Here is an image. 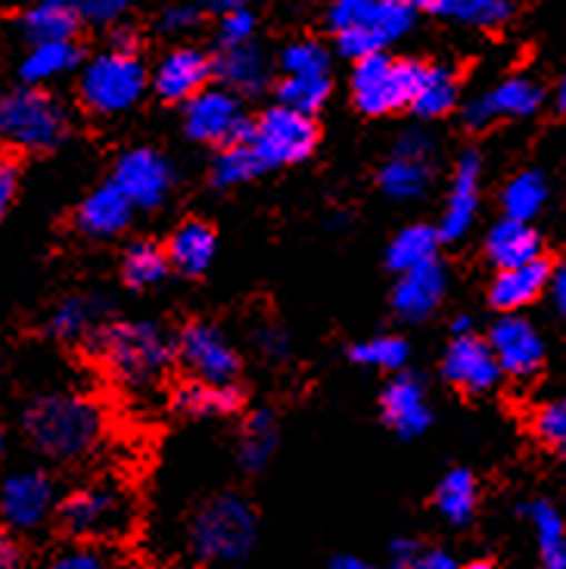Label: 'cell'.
Masks as SVG:
<instances>
[{
    "mask_svg": "<svg viewBox=\"0 0 566 569\" xmlns=\"http://www.w3.org/2000/svg\"><path fill=\"white\" fill-rule=\"evenodd\" d=\"M93 352L107 370L125 386H150L159 380L178 346H171L169 333L153 321H125L100 327L91 337Z\"/></svg>",
    "mask_w": 566,
    "mask_h": 569,
    "instance_id": "6da1fadb",
    "label": "cell"
},
{
    "mask_svg": "<svg viewBox=\"0 0 566 569\" xmlns=\"http://www.w3.org/2000/svg\"><path fill=\"white\" fill-rule=\"evenodd\" d=\"M256 510L240 495H215L190 520V551L209 567L244 563L256 548Z\"/></svg>",
    "mask_w": 566,
    "mask_h": 569,
    "instance_id": "7a4b0ae2",
    "label": "cell"
},
{
    "mask_svg": "<svg viewBox=\"0 0 566 569\" xmlns=\"http://www.w3.org/2000/svg\"><path fill=\"white\" fill-rule=\"evenodd\" d=\"M22 423L34 446L62 461L88 455L103 436L100 408L78 396H44L26 411Z\"/></svg>",
    "mask_w": 566,
    "mask_h": 569,
    "instance_id": "3957f363",
    "label": "cell"
},
{
    "mask_svg": "<svg viewBox=\"0 0 566 569\" xmlns=\"http://www.w3.org/2000/svg\"><path fill=\"white\" fill-rule=\"evenodd\" d=\"M427 62L393 60L389 53H374L368 60L355 62L352 100L365 116H389L401 107H411L424 84Z\"/></svg>",
    "mask_w": 566,
    "mask_h": 569,
    "instance_id": "277c9868",
    "label": "cell"
},
{
    "mask_svg": "<svg viewBox=\"0 0 566 569\" xmlns=\"http://www.w3.org/2000/svg\"><path fill=\"white\" fill-rule=\"evenodd\" d=\"M0 131L19 150H53L69 131V112L38 88H16L0 103Z\"/></svg>",
    "mask_w": 566,
    "mask_h": 569,
    "instance_id": "5b68a950",
    "label": "cell"
},
{
    "mask_svg": "<svg viewBox=\"0 0 566 569\" xmlns=\"http://www.w3.org/2000/svg\"><path fill=\"white\" fill-rule=\"evenodd\" d=\"M147 81L150 78H147V69L138 57L107 50L85 66L78 91H81V100L91 112L116 116V112H125L138 103L147 91Z\"/></svg>",
    "mask_w": 566,
    "mask_h": 569,
    "instance_id": "8992f818",
    "label": "cell"
},
{
    "mask_svg": "<svg viewBox=\"0 0 566 569\" xmlns=\"http://www.w3.org/2000/svg\"><path fill=\"white\" fill-rule=\"evenodd\" d=\"M131 523V505L116 486H85L60 505V526L81 545L122 536Z\"/></svg>",
    "mask_w": 566,
    "mask_h": 569,
    "instance_id": "52a82bcc",
    "label": "cell"
},
{
    "mask_svg": "<svg viewBox=\"0 0 566 569\" xmlns=\"http://www.w3.org/2000/svg\"><path fill=\"white\" fill-rule=\"evenodd\" d=\"M256 156L261 159L265 171L280 169V166H292L302 162L315 153L318 147V124L311 116H302L296 109L271 107L265 109L256 122V138L249 143Z\"/></svg>",
    "mask_w": 566,
    "mask_h": 569,
    "instance_id": "ba28073f",
    "label": "cell"
},
{
    "mask_svg": "<svg viewBox=\"0 0 566 569\" xmlns=\"http://www.w3.org/2000/svg\"><path fill=\"white\" fill-rule=\"evenodd\" d=\"M185 131L199 143L249 147L256 138V122L246 119L240 100L225 88H209L185 103Z\"/></svg>",
    "mask_w": 566,
    "mask_h": 569,
    "instance_id": "9c48e42d",
    "label": "cell"
},
{
    "mask_svg": "<svg viewBox=\"0 0 566 569\" xmlns=\"http://www.w3.org/2000/svg\"><path fill=\"white\" fill-rule=\"evenodd\" d=\"M178 361L202 383L230 386L240 373V355L212 323H187L178 333Z\"/></svg>",
    "mask_w": 566,
    "mask_h": 569,
    "instance_id": "30bf717a",
    "label": "cell"
},
{
    "mask_svg": "<svg viewBox=\"0 0 566 569\" xmlns=\"http://www.w3.org/2000/svg\"><path fill=\"white\" fill-rule=\"evenodd\" d=\"M112 184L122 190L135 209H156L169 200L175 171L166 156L138 147V150L119 156V162L112 169Z\"/></svg>",
    "mask_w": 566,
    "mask_h": 569,
    "instance_id": "8fae6325",
    "label": "cell"
},
{
    "mask_svg": "<svg viewBox=\"0 0 566 569\" xmlns=\"http://www.w3.org/2000/svg\"><path fill=\"white\" fill-rule=\"evenodd\" d=\"M443 373L451 386H458L460 392L470 396H483L498 386L502 380V365L491 352L489 339H479L476 333L467 337H455L448 342V349L443 355Z\"/></svg>",
    "mask_w": 566,
    "mask_h": 569,
    "instance_id": "7c38bea8",
    "label": "cell"
},
{
    "mask_svg": "<svg viewBox=\"0 0 566 569\" xmlns=\"http://www.w3.org/2000/svg\"><path fill=\"white\" fill-rule=\"evenodd\" d=\"M542 100H545V91L538 88L536 81H529V78H507L498 88H491L489 93L474 97L464 107L460 119H464V124L470 131H483V128H489L498 119H526V116H536Z\"/></svg>",
    "mask_w": 566,
    "mask_h": 569,
    "instance_id": "4fadbf2b",
    "label": "cell"
},
{
    "mask_svg": "<svg viewBox=\"0 0 566 569\" xmlns=\"http://www.w3.org/2000/svg\"><path fill=\"white\" fill-rule=\"evenodd\" d=\"M489 346L502 370L514 380L536 377L542 370V361H545V342L538 337L536 327L520 315H505L491 323Z\"/></svg>",
    "mask_w": 566,
    "mask_h": 569,
    "instance_id": "5bb4252c",
    "label": "cell"
},
{
    "mask_svg": "<svg viewBox=\"0 0 566 569\" xmlns=\"http://www.w3.org/2000/svg\"><path fill=\"white\" fill-rule=\"evenodd\" d=\"M0 510H3V523L10 529L19 532L38 529L53 510V482L41 470H22L7 477Z\"/></svg>",
    "mask_w": 566,
    "mask_h": 569,
    "instance_id": "9a60e30c",
    "label": "cell"
},
{
    "mask_svg": "<svg viewBox=\"0 0 566 569\" xmlns=\"http://www.w3.org/2000/svg\"><path fill=\"white\" fill-rule=\"evenodd\" d=\"M212 72V60L197 47H178L162 57L153 72V91L169 103H190L197 93L206 91Z\"/></svg>",
    "mask_w": 566,
    "mask_h": 569,
    "instance_id": "2e32d148",
    "label": "cell"
},
{
    "mask_svg": "<svg viewBox=\"0 0 566 569\" xmlns=\"http://www.w3.org/2000/svg\"><path fill=\"white\" fill-rule=\"evenodd\" d=\"M445 290H448V274L443 262L436 259V262L398 274V283L393 287V308L401 321H427L429 315L443 306Z\"/></svg>",
    "mask_w": 566,
    "mask_h": 569,
    "instance_id": "e0dca14e",
    "label": "cell"
},
{
    "mask_svg": "<svg viewBox=\"0 0 566 569\" xmlns=\"http://www.w3.org/2000/svg\"><path fill=\"white\" fill-rule=\"evenodd\" d=\"M479 174H483V162L474 150H467L451 174V190H448L443 221H439L443 240H460L474 228L476 209H479Z\"/></svg>",
    "mask_w": 566,
    "mask_h": 569,
    "instance_id": "ac0fdd59",
    "label": "cell"
},
{
    "mask_svg": "<svg viewBox=\"0 0 566 569\" xmlns=\"http://www.w3.org/2000/svg\"><path fill=\"white\" fill-rule=\"evenodd\" d=\"M383 420L405 439L411 436H420L427 430L429 420H433V411L427 405V392H424V383L420 377L414 373H398L389 380V386L383 389Z\"/></svg>",
    "mask_w": 566,
    "mask_h": 569,
    "instance_id": "d6986e66",
    "label": "cell"
},
{
    "mask_svg": "<svg viewBox=\"0 0 566 569\" xmlns=\"http://www.w3.org/2000/svg\"><path fill=\"white\" fill-rule=\"evenodd\" d=\"M135 216V206L131 200L125 197L119 187L103 184L93 190L91 197H85V202L78 206L76 212V224L78 231H85L88 237H97V240H103V237H116V233H122L128 228V221Z\"/></svg>",
    "mask_w": 566,
    "mask_h": 569,
    "instance_id": "ffe728a7",
    "label": "cell"
},
{
    "mask_svg": "<svg viewBox=\"0 0 566 569\" xmlns=\"http://www.w3.org/2000/svg\"><path fill=\"white\" fill-rule=\"evenodd\" d=\"M552 268L545 259L538 262L520 264V268H505L498 271V278L491 280L489 287V299L491 306L498 311H517V308H526L536 302L542 292L552 287Z\"/></svg>",
    "mask_w": 566,
    "mask_h": 569,
    "instance_id": "44dd1931",
    "label": "cell"
},
{
    "mask_svg": "<svg viewBox=\"0 0 566 569\" xmlns=\"http://www.w3.org/2000/svg\"><path fill=\"white\" fill-rule=\"evenodd\" d=\"M486 256L498 271L538 262L542 259V237L529 221L502 218L486 237Z\"/></svg>",
    "mask_w": 566,
    "mask_h": 569,
    "instance_id": "7402d4cb",
    "label": "cell"
},
{
    "mask_svg": "<svg viewBox=\"0 0 566 569\" xmlns=\"http://www.w3.org/2000/svg\"><path fill=\"white\" fill-rule=\"evenodd\" d=\"M81 10L76 0H38L22 13V34L29 44H50V41H72L81 29Z\"/></svg>",
    "mask_w": 566,
    "mask_h": 569,
    "instance_id": "603a6c76",
    "label": "cell"
},
{
    "mask_svg": "<svg viewBox=\"0 0 566 569\" xmlns=\"http://www.w3.org/2000/svg\"><path fill=\"white\" fill-rule=\"evenodd\" d=\"M215 249H218V237L206 224V221H197L190 218L185 224H178L169 237V262L178 274L185 278H197L202 271H209V264L215 259Z\"/></svg>",
    "mask_w": 566,
    "mask_h": 569,
    "instance_id": "cb8c5ba5",
    "label": "cell"
},
{
    "mask_svg": "<svg viewBox=\"0 0 566 569\" xmlns=\"http://www.w3.org/2000/svg\"><path fill=\"white\" fill-rule=\"evenodd\" d=\"M215 78L234 93H261L268 88V62L259 47H228L212 60Z\"/></svg>",
    "mask_w": 566,
    "mask_h": 569,
    "instance_id": "d4e9b609",
    "label": "cell"
},
{
    "mask_svg": "<svg viewBox=\"0 0 566 569\" xmlns=\"http://www.w3.org/2000/svg\"><path fill=\"white\" fill-rule=\"evenodd\" d=\"M175 411L185 417H228L240 408V392L230 386L202 383V380H187L175 389L171 396Z\"/></svg>",
    "mask_w": 566,
    "mask_h": 569,
    "instance_id": "484cf974",
    "label": "cell"
},
{
    "mask_svg": "<svg viewBox=\"0 0 566 569\" xmlns=\"http://www.w3.org/2000/svg\"><path fill=\"white\" fill-rule=\"evenodd\" d=\"M429 178H433V159L396 150L377 174V184L393 200H417L429 187Z\"/></svg>",
    "mask_w": 566,
    "mask_h": 569,
    "instance_id": "4316f807",
    "label": "cell"
},
{
    "mask_svg": "<svg viewBox=\"0 0 566 569\" xmlns=\"http://www.w3.org/2000/svg\"><path fill=\"white\" fill-rule=\"evenodd\" d=\"M78 62H81V50H78L76 41H50V44H34L26 53V60L19 66V78L29 84V88H38L50 78H60L66 72H72Z\"/></svg>",
    "mask_w": 566,
    "mask_h": 569,
    "instance_id": "83f0119b",
    "label": "cell"
},
{
    "mask_svg": "<svg viewBox=\"0 0 566 569\" xmlns=\"http://www.w3.org/2000/svg\"><path fill=\"white\" fill-rule=\"evenodd\" d=\"M439 231L429 224H408L393 237V243L386 249V262L393 271L405 274L420 264L436 262V249H439Z\"/></svg>",
    "mask_w": 566,
    "mask_h": 569,
    "instance_id": "f1b7e54d",
    "label": "cell"
},
{
    "mask_svg": "<svg viewBox=\"0 0 566 569\" xmlns=\"http://www.w3.org/2000/svg\"><path fill=\"white\" fill-rule=\"evenodd\" d=\"M476 505H479V489H476V477L470 470H451L436 486V510L451 526L470 523Z\"/></svg>",
    "mask_w": 566,
    "mask_h": 569,
    "instance_id": "f546056e",
    "label": "cell"
},
{
    "mask_svg": "<svg viewBox=\"0 0 566 569\" xmlns=\"http://www.w3.org/2000/svg\"><path fill=\"white\" fill-rule=\"evenodd\" d=\"M169 268V252L156 247L153 240H135V243H128V249H125L122 278L128 280V287H135V290L156 287L159 280H166Z\"/></svg>",
    "mask_w": 566,
    "mask_h": 569,
    "instance_id": "4dcf8cb0",
    "label": "cell"
},
{
    "mask_svg": "<svg viewBox=\"0 0 566 569\" xmlns=\"http://www.w3.org/2000/svg\"><path fill=\"white\" fill-rule=\"evenodd\" d=\"M458 103V78L445 66H429L424 84L414 97L411 112L420 119H439L445 112H451Z\"/></svg>",
    "mask_w": 566,
    "mask_h": 569,
    "instance_id": "1f68e13d",
    "label": "cell"
},
{
    "mask_svg": "<svg viewBox=\"0 0 566 569\" xmlns=\"http://www.w3.org/2000/svg\"><path fill=\"white\" fill-rule=\"evenodd\" d=\"M548 200V181L542 171H520L517 178H510L502 193L505 218L517 221H533L542 212V206Z\"/></svg>",
    "mask_w": 566,
    "mask_h": 569,
    "instance_id": "d6a6232c",
    "label": "cell"
},
{
    "mask_svg": "<svg viewBox=\"0 0 566 569\" xmlns=\"http://www.w3.org/2000/svg\"><path fill=\"white\" fill-rule=\"evenodd\" d=\"M436 13L474 29H498L514 16L510 0H439Z\"/></svg>",
    "mask_w": 566,
    "mask_h": 569,
    "instance_id": "836d02e7",
    "label": "cell"
},
{
    "mask_svg": "<svg viewBox=\"0 0 566 569\" xmlns=\"http://www.w3.org/2000/svg\"><path fill=\"white\" fill-rule=\"evenodd\" d=\"M330 97V76H287L277 84V103L315 116Z\"/></svg>",
    "mask_w": 566,
    "mask_h": 569,
    "instance_id": "e575fe53",
    "label": "cell"
},
{
    "mask_svg": "<svg viewBox=\"0 0 566 569\" xmlns=\"http://www.w3.org/2000/svg\"><path fill=\"white\" fill-rule=\"evenodd\" d=\"M277 448V423L271 411H256L246 420L244 439H240V461L246 470H261L271 461Z\"/></svg>",
    "mask_w": 566,
    "mask_h": 569,
    "instance_id": "d590c367",
    "label": "cell"
},
{
    "mask_svg": "<svg viewBox=\"0 0 566 569\" xmlns=\"http://www.w3.org/2000/svg\"><path fill=\"white\" fill-rule=\"evenodd\" d=\"M100 315V302H93L88 296H72L57 306V311L50 315V333L57 339H78L81 333H97L93 321Z\"/></svg>",
    "mask_w": 566,
    "mask_h": 569,
    "instance_id": "8d00e7d4",
    "label": "cell"
},
{
    "mask_svg": "<svg viewBox=\"0 0 566 569\" xmlns=\"http://www.w3.org/2000/svg\"><path fill=\"white\" fill-rule=\"evenodd\" d=\"M261 171H265V166H261V159L252 147H225L212 166V184L218 190H228V187L252 181Z\"/></svg>",
    "mask_w": 566,
    "mask_h": 569,
    "instance_id": "74e56055",
    "label": "cell"
},
{
    "mask_svg": "<svg viewBox=\"0 0 566 569\" xmlns=\"http://www.w3.org/2000/svg\"><path fill=\"white\" fill-rule=\"evenodd\" d=\"M526 517H529L533 532H536L542 560H554V557L564 555L566 523L560 510L548 505V501H533V505H526Z\"/></svg>",
    "mask_w": 566,
    "mask_h": 569,
    "instance_id": "f35d334b",
    "label": "cell"
},
{
    "mask_svg": "<svg viewBox=\"0 0 566 569\" xmlns=\"http://www.w3.org/2000/svg\"><path fill=\"white\" fill-rule=\"evenodd\" d=\"M352 361L377 370H401L408 361V342L401 337H374L352 346Z\"/></svg>",
    "mask_w": 566,
    "mask_h": 569,
    "instance_id": "ab89813d",
    "label": "cell"
},
{
    "mask_svg": "<svg viewBox=\"0 0 566 569\" xmlns=\"http://www.w3.org/2000/svg\"><path fill=\"white\" fill-rule=\"evenodd\" d=\"M414 13L411 10H405V7H398L396 0H377V7H374V13H370L368 26H361V29H368L380 47L393 44L398 41L405 31L411 29Z\"/></svg>",
    "mask_w": 566,
    "mask_h": 569,
    "instance_id": "60d3db41",
    "label": "cell"
},
{
    "mask_svg": "<svg viewBox=\"0 0 566 569\" xmlns=\"http://www.w3.org/2000/svg\"><path fill=\"white\" fill-rule=\"evenodd\" d=\"M533 432L545 448H552L554 455L566 458V396L564 399L545 401L533 417Z\"/></svg>",
    "mask_w": 566,
    "mask_h": 569,
    "instance_id": "b9f144b4",
    "label": "cell"
},
{
    "mask_svg": "<svg viewBox=\"0 0 566 569\" xmlns=\"http://www.w3.org/2000/svg\"><path fill=\"white\" fill-rule=\"evenodd\" d=\"M280 69L287 76H327L330 69V53L318 41H296L284 47L280 53Z\"/></svg>",
    "mask_w": 566,
    "mask_h": 569,
    "instance_id": "7bdbcfd3",
    "label": "cell"
},
{
    "mask_svg": "<svg viewBox=\"0 0 566 569\" xmlns=\"http://www.w3.org/2000/svg\"><path fill=\"white\" fill-rule=\"evenodd\" d=\"M44 569H116V563H112V557H109L103 548H97V545H81V541H78L72 548L60 551Z\"/></svg>",
    "mask_w": 566,
    "mask_h": 569,
    "instance_id": "ee69618b",
    "label": "cell"
},
{
    "mask_svg": "<svg viewBox=\"0 0 566 569\" xmlns=\"http://www.w3.org/2000/svg\"><path fill=\"white\" fill-rule=\"evenodd\" d=\"M374 7H377V0H334L330 10H327V26H330L334 34L361 29V26H368Z\"/></svg>",
    "mask_w": 566,
    "mask_h": 569,
    "instance_id": "f6af8a7d",
    "label": "cell"
},
{
    "mask_svg": "<svg viewBox=\"0 0 566 569\" xmlns=\"http://www.w3.org/2000/svg\"><path fill=\"white\" fill-rule=\"evenodd\" d=\"M252 31H256V16L249 13L246 7L230 10V13L221 16V22H218V44H221V50H228V47H244L249 44Z\"/></svg>",
    "mask_w": 566,
    "mask_h": 569,
    "instance_id": "bcb514c9",
    "label": "cell"
},
{
    "mask_svg": "<svg viewBox=\"0 0 566 569\" xmlns=\"http://www.w3.org/2000/svg\"><path fill=\"white\" fill-rule=\"evenodd\" d=\"M199 10L202 7H197V3H171L159 16V29L166 31V34H185V31L197 29Z\"/></svg>",
    "mask_w": 566,
    "mask_h": 569,
    "instance_id": "7dc6e473",
    "label": "cell"
},
{
    "mask_svg": "<svg viewBox=\"0 0 566 569\" xmlns=\"http://www.w3.org/2000/svg\"><path fill=\"white\" fill-rule=\"evenodd\" d=\"M81 16L93 22V26H107V22H116L119 16L131 7V0H76Z\"/></svg>",
    "mask_w": 566,
    "mask_h": 569,
    "instance_id": "c3c4849f",
    "label": "cell"
},
{
    "mask_svg": "<svg viewBox=\"0 0 566 569\" xmlns=\"http://www.w3.org/2000/svg\"><path fill=\"white\" fill-rule=\"evenodd\" d=\"M256 346H259L265 358L277 361V358L287 355V333L280 327H261L259 333H256Z\"/></svg>",
    "mask_w": 566,
    "mask_h": 569,
    "instance_id": "681fc988",
    "label": "cell"
},
{
    "mask_svg": "<svg viewBox=\"0 0 566 569\" xmlns=\"http://www.w3.org/2000/svg\"><path fill=\"white\" fill-rule=\"evenodd\" d=\"M420 557V545L411 539H393L389 541V563L393 569H408Z\"/></svg>",
    "mask_w": 566,
    "mask_h": 569,
    "instance_id": "f907efd6",
    "label": "cell"
},
{
    "mask_svg": "<svg viewBox=\"0 0 566 569\" xmlns=\"http://www.w3.org/2000/svg\"><path fill=\"white\" fill-rule=\"evenodd\" d=\"M16 187H19V169H16L13 159H3L0 166V206H10L16 197Z\"/></svg>",
    "mask_w": 566,
    "mask_h": 569,
    "instance_id": "816d5d0a",
    "label": "cell"
},
{
    "mask_svg": "<svg viewBox=\"0 0 566 569\" xmlns=\"http://www.w3.org/2000/svg\"><path fill=\"white\" fill-rule=\"evenodd\" d=\"M408 569H458V563L451 560L448 551L433 548V551H420V557H417Z\"/></svg>",
    "mask_w": 566,
    "mask_h": 569,
    "instance_id": "f5cc1de1",
    "label": "cell"
},
{
    "mask_svg": "<svg viewBox=\"0 0 566 569\" xmlns=\"http://www.w3.org/2000/svg\"><path fill=\"white\" fill-rule=\"evenodd\" d=\"M0 569H26V555L13 539L0 541Z\"/></svg>",
    "mask_w": 566,
    "mask_h": 569,
    "instance_id": "db71d44e",
    "label": "cell"
},
{
    "mask_svg": "<svg viewBox=\"0 0 566 569\" xmlns=\"http://www.w3.org/2000/svg\"><path fill=\"white\" fill-rule=\"evenodd\" d=\"M112 50H116V53H131V57H135V50H138V31L119 26V29L112 31Z\"/></svg>",
    "mask_w": 566,
    "mask_h": 569,
    "instance_id": "11a10c76",
    "label": "cell"
},
{
    "mask_svg": "<svg viewBox=\"0 0 566 569\" xmlns=\"http://www.w3.org/2000/svg\"><path fill=\"white\" fill-rule=\"evenodd\" d=\"M548 290H552V299L554 306H557V311L566 318V262L552 274V287H548Z\"/></svg>",
    "mask_w": 566,
    "mask_h": 569,
    "instance_id": "9f6ffc18",
    "label": "cell"
},
{
    "mask_svg": "<svg viewBox=\"0 0 566 569\" xmlns=\"http://www.w3.org/2000/svg\"><path fill=\"white\" fill-rule=\"evenodd\" d=\"M327 569H383L377 563H370V560H361V557H352V555H339L334 557Z\"/></svg>",
    "mask_w": 566,
    "mask_h": 569,
    "instance_id": "6f0895ef",
    "label": "cell"
},
{
    "mask_svg": "<svg viewBox=\"0 0 566 569\" xmlns=\"http://www.w3.org/2000/svg\"><path fill=\"white\" fill-rule=\"evenodd\" d=\"M246 0H197V7L202 10H215V13H230V10H240Z\"/></svg>",
    "mask_w": 566,
    "mask_h": 569,
    "instance_id": "680465c9",
    "label": "cell"
},
{
    "mask_svg": "<svg viewBox=\"0 0 566 569\" xmlns=\"http://www.w3.org/2000/svg\"><path fill=\"white\" fill-rule=\"evenodd\" d=\"M398 7H405V10H411V13H417V10H436L439 7V0H396Z\"/></svg>",
    "mask_w": 566,
    "mask_h": 569,
    "instance_id": "91938a15",
    "label": "cell"
},
{
    "mask_svg": "<svg viewBox=\"0 0 566 569\" xmlns=\"http://www.w3.org/2000/svg\"><path fill=\"white\" fill-rule=\"evenodd\" d=\"M470 327H474V323H470V318H455V321H451V330H455V337H467V333H474Z\"/></svg>",
    "mask_w": 566,
    "mask_h": 569,
    "instance_id": "94428289",
    "label": "cell"
},
{
    "mask_svg": "<svg viewBox=\"0 0 566 569\" xmlns=\"http://www.w3.org/2000/svg\"><path fill=\"white\" fill-rule=\"evenodd\" d=\"M458 569H495V563H489V560H470V563H460Z\"/></svg>",
    "mask_w": 566,
    "mask_h": 569,
    "instance_id": "6125c7cd",
    "label": "cell"
},
{
    "mask_svg": "<svg viewBox=\"0 0 566 569\" xmlns=\"http://www.w3.org/2000/svg\"><path fill=\"white\" fill-rule=\"evenodd\" d=\"M545 569H566V557H554V560H545Z\"/></svg>",
    "mask_w": 566,
    "mask_h": 569,
    "instance_id": "be15d7a7",
    "label": "cell"
},
{
    "mask_svg": "<svg viewBox=\"0 0 566 569\" xmlns=\"http://www.w3.org/2000/svg\"><path fill=\"white\" fill-rule=\"evenodd\" d=\"M557 103H560V109H566V76L560 81V88H557Z\"/></svg>",
    "mask_w": 566,
    "mask_h": 569,
    "instance_id": "e7e4bbea",
    "label": "cell"
},
{
    "mask_svg": "<svg viewBox=\"0 0 566 569\" xmlns=\"http://www.w3.org/2000/svg\"><path fill=\"white\" fill-rule=\"evenodd\" d=\"M564 557H566V548H564Z\"/></svg>",
    "mask_w": 566,
    "mask_h": 569,
    "instance_id": "03108f58",
    "label": "cell"
}]
</instances>
